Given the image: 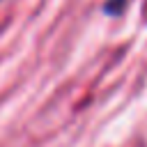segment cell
Wrapping results in <instances>:
<instances>
[{"label":"cell","instance_id":"cell-1","mask_svg":"<svg viewBox=\"0 0 147 147\" xmlns=\"http://www.w3.org/2000/svg\"><path fill=\"white\" fill-rule=\"evenodd\" d=\"M124 5H126V0H106L103 2V11L108 16H117V14L124 11Z\"/></svg>","mask_w":147,"mask_h":147}]
</instances>
